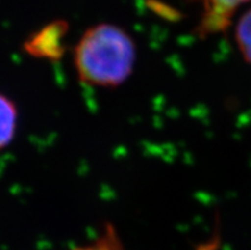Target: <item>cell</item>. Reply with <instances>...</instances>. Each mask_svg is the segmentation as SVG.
<instances>
[{
    "instance_id": "obj_1",
    "label": "cell",
    "mask_w": 251,
    "mask_h": 250,
    "mask_svg": "<svg viewBox=\"0 0 251 250\" xmlns=\"http://www.w3.org/2000/svg\"><path fill=\"white\" fill-rule=\"evenodd\" d=\"M75 73L82 83L99 88L124 84L134 72L137 45L123 27L99 23L84 31L73 51Z\"/></svg>"
},
{
    "instance_id": "obj_2",
    "label": "cell",
    "mask_w": 251,
    "mask_h": 250,
    "mask_svg": "<svg viewBox=\"0 0 251 250\" xmlns=\"http://www.w3.org/2000/svg\"><path fill=\"white\" fill-rule=\"evenodd\" d=\"M201 5L198 32L201 37L227 29L239 6L251 0H198Z\"/></svg>"
},
{
    "instance_id": "obj_3",
    "label": "cell",
    "mask_w": 251,
    "mask_h": 250,
    "mask_svg": "<svg viewBox=\"0 0 251 250\" xmlns=\"http://www.w3.org/2000/svg\"><path fill=\"white\" fill-rule=\"evenodd\" d=\"M68 26L64 22H54L33 33L25 42L27 54L41 59L54 60L64 54V36L67 33Z\"/></svg>"
},
{
    "instance_id": "obj_4",
    "label": "cell",
    "mask_w": 251,
    "mask_h": 250,
    "mask_svg": "<svg viewBox=\"0 0 251 250\" xmlns=\"http://www.w3.org/2000/svg\"><path fill=\"white\" fill-rule=\"evenodd\" d=\"M18 127L17 105L0 92V152L13 142Z\"/></svg>"
},
{
    "instance_id": "obj_5",
    "label": "cell",
    "mask_w": 251,
    "mask_h": 250,
    "mask_svg": "<svg viewBox=\"0 0 251 250\" xmlns=\"http://www.w3.org/2000/svg\"><path fill=\"white\" fill-rule=\"evenodd\" d=\"M235 41L244 60L251 65V9L244 13L236 23Z\"/></svg>"
},
{
    "instance_id": "obj_6",
    "label": "cell",
    "mask_w": 251,
    "mask_h": 250,
    "mask_svg": "<svg viewBox=\"0 0 251 250\" xmlns=\"http://www.w3.org/2000/svg\"><path fill=\"white\" fill-rule=\"evenodd\" d=\"M73 250H123V243L112 223H106L103 231L93 243Z\"/></svg>"
}]
</instances>
